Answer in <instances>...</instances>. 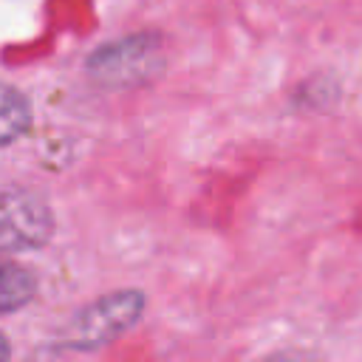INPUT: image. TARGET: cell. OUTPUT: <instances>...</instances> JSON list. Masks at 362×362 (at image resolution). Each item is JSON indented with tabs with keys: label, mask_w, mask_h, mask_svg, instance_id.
Wrapping results in <instances>:
<instances>
[{
	"label": "cell",
	"mask_w": 362,
	"mask_h": 362,
	"mask_svg": "<svg viewBox=\"0 0 362 362\" xmlns=\"http://www.w3.org/2000/svg\"><path fill=\"white\" fill-rule=\"evenodd\" d=\"M8 354H11V348H8V339L0 334V359H6Z\"/></svg>",
	"instance_id": "obj_6"
},
{
	"label": "cell",
	"mask_w": 362,
	"mask_h": 362,
	"mask_svg": "<svg viewBox=\"0 0 362 362\" xmlns=\"http://www.w3.org/2000/svg\"><path fill=\"white\" fill-rule=\"evenodd\" d=\"M54 232V218L48 204L23 187L0 189V249L28 252L40 249Z\"/></svg>",
	"instance_id": "obj_3"
},
{
	"label": "cell",
	"mask_w": 362,
	"mask_h": 362,
	"mask_svg": "<svg viewBox=\"0 0 362 362\" xmlns=\"http://www.w3.org/2000/svg\"><path fill=\"white\" fill-rule=\"evenodd\" d=\"M28 127H31V107L25 96L17 88L0 82V144L17 141Z\"/></svg>",
	"instance_id": "obj_5"
},
{
	"label": "cell",
	"mask_w": 362,
	"mask_h": 362,
	"mask_svg": "<svg viewBox=\"0 0 362 362\" xmlns=\"http://www.w3.org/2000/svg\"><path fill=\"white\" fill-rule=\"evenodd\" d=\"M88 76L102 88H136L164 68V42L153 31L107 42L88 57Z\"/></svg>",
	"instance_id": "obj_1"
},
{
	"label": "cell",
	"mask_w": 362,
	"mask_h": 362,
	"mask_svg": "<svg viewBox=\"0 0 362 362\" xmlns=\"http://www.w3.org/2000/svg\"><path fill=\"white\" fill-rule=\"evenodd\" d=\"M144 311V294L130 288V291H113L90 305H85L71 325L62 331L57 339L59 348H74V351H90L113 337L124 334Z\"/></svg>",
	"instance_id": "obj_2"
},
{
	"label": "cell",
	"mask_w": 362,
	"mask_h": 362,
	"mask_svg": "<svg viewBox=\"0 0 362 362\" xmlns=\"http://www.w3.org/2000/svg\"><path fill=\"white\" fill-rule=\"evenodd\" d=\"M34 291H37V283L28 274V269L0 257V314L23 308L25 303H31Z\"/></svg>",
	"instance_id": "obj_4"
}]
</instances>
